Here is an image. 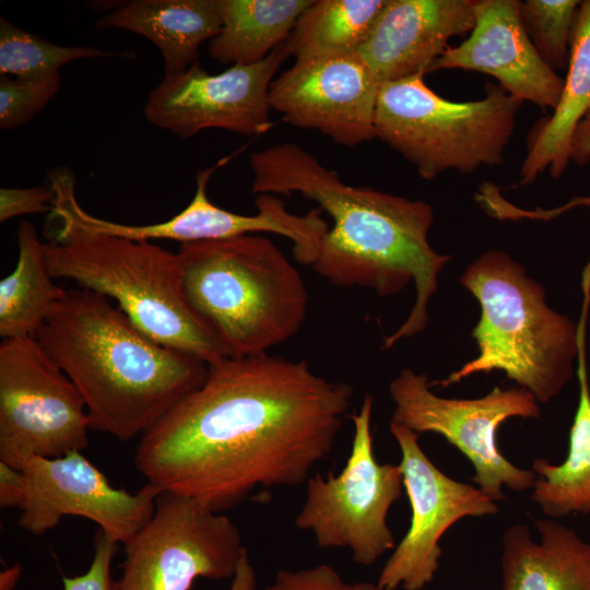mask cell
Instances as JSON below:
<instances>
[{"label": "cell", "mask_w": 590, "mask_h": 590, "mask_svg": "<svg viewBox=\"0 0 590 590\" xmlns=\"http://www.w3.org/2000/svg\"><path fill=\"white\" fill-rule=\"evenodd\" d=\"M522 102L499 84L471 102L442 98L415 74L381 84L375 114L378 138L425 180L456 169L473 173L503 162Z\"/></svg>", "instance_id": "7"}, {"label": "cell", "mask_w": 590, "mask_h": 590, "mask_svg": "<svg viewBox=\"0 0 590 590\" xmlns=\"http://www.w3.org/2000/svg\"><path fill=\"white\" fill-rule=\"evenodd\" d=\"M389 394L394 404L391 422L418 435L442 436L473 464L472 481L494 502L505 499L504 486L514 492L532 488L534 472L515 465L497 442L505 421L540 417V403L527 389L496 386L481 398H444L432 390L426 374L404 368L390 381Z\"/></svg>", "instance_id": "9"}, {"label": "cell", "mask_w": 590, "mask_h": 590, "mask_svg": "<svg viewBox=\"0 0 590 590\" xmlns=\"http://www.w3.org/2000/svg\"><path fill=\"white\" fill-rule=\"evenodd\" d=\"M381 83L357 51L295 59L271 83V109L285 122L353 148L375 138Z\"/></svg>", "instance_id": "15"}, {"label": "cell", "mask_w": 590, "mask_h": 590, "mask_svg": "<svg viewBox=\"0 0 590 590\" xmlns=\"http://www.w3.org/2000/svg\"><path fill=\"white\" fill-rule=\"evenodd\" d=\"M314 0H219L222 26L210 40V57L225 64L266 59L293 32Z\"/></svg>", "instance_id": "22"}, {"label": "cell", "mask_w": 590, "mask_h": 590, "mask_svg": "<svg viewBox=\"0 0 590 590\" xmlns=\"http://www.w3.org/2000/svg\"><path fill=\"white\" fill-rule=\"evenodd\" d=\"M122 546L116 590H190L197 578L232 579L246 550L238 528L223 512L167 492Z\"/></svg>", "instance_id": "12"}, {"label": "cell", "mask_w": 590, "mask_h": 590, "mask_svg": "<svg viewBox=\"0 0 590 590\" xmlns=\"http://www.w3.org/2000/svg\"><path fill=\"white\" fill-rule=\"evenodd\" d=\"M117 545L118 543L98 530L94 538V554L88 569L79 576L63 577V590H116L111 563Z\"/></svg>", "instance_id": "30"}, {"label": "cell", "mask_w": 590, "mask_h": 590, "mask_svg": "<svg viewBox=\"0 0 590 590\" xmlns=\"http://www.w3.org/2000/svg\"><path fill=\"white\" fill-rule=\"evenodd\" d=\"M353 392L305 361L225 357L140 437L134 465L161 492L223 512L307 482L332 452Z\"/></svg>", "instance_id": "1"}, {"label": "cell", "mask_w": 590, "mask_h": 590, "mask_svg": "<svg viewBox=\"0 0 590 590\" xmlns=\"http://www.w3.org/2000/svg\"><path fill=\"white\" fill-rule=\"evenodd\" d=\"M448 69L492 75L510 95L542 109L554 110L564 87V80L532 44L517 0H476L470 36L449 46L425 74Z\"/></svg>", "instance_id": "16"}, {"label": "cell", "mask_w": 590, "mask_h": 590, "mask_svg": "<svg viewBox=\"0 0 590 590\" xmlns=\"http://www.w3.org/2000/svg\"><path fill=\"white\" fill-rule=\"evenodd\" d=\"M54 192L50 187L1 188L0 222L21 215L49 212Z\"/></svg>", "instance_id": "31"}, {"label": "cell", "mask_w": 590, "mask_h": 590, "mask_svg": "<svg viewBox=\"0 0 590 590\" xmlns=\"http://www.w3.org/2000/svg\"><path fill=\"white\" fill-rule=\"evenodd\" d=\"M263 590H382L377 583L347 582L328 564L298 570L281 569Z\"/></svg>", "instance_id": "29"}, {"label": "cell", "mask_w": 590, "mask_h": 590, "mask_svg": "<svg viewBox=\"0 0 590 590\" xmlns=\"http://www.w3.org/2000/svg\"><path fill=\"white\" fill-rule=\"evenodd\" d=\"M389 430L401 452L411 521L376 583L382 590H422L438 570L446 531L462 518L494 516L499 509L477 486L440 471L422 449L418 434L391 421Z\"/></svg>", "instance_id": "13"}, {"label": "cell", "mask_w": 590, "mask_h": 590, "mask_svg": "<svg viewBox=\"0 0 590 590\" xmlns=\"http://www.w3.org/2000/svg\"><path fill=\"white\" fill-rule=\"evenodd\" d=\"M15 269L0 282V335L2 340L36 338L54 307L67 294L54 283L36 228L27 221L17 229Z\"/></svg>", "instance_id": "23"}, {"label": "cell", "mask_w": 590, "mask_h": 590, "mask_svg": "<svg viewBox=\"0 0 590 590\" xmlns=\"http://www.w3.org/2000/svg\"><path fill=\"white\" fill-rule=\"evenodd\" d=\"M570 160L579 165L590 161V108L576 126L570 142ZM481 208L498 220H541L550 221L577 208H590V196L574 197L565 204L533 210L519 208L504 198L498 187L488 189L481 200Z\"/></svg>", "instance_id": "27"}, {"label": "cell", "mask_w": 590, "mask_h": 590, "mask_svg": "<svg viewBox=\"0 0 590 590\" xmlns=\"http://www.w3.org/2000/svg\"><path fill=\"white\" fill-rule=\"evenodd\" d=\"M177 252L186 298L227 357L267 354L302 328L305 283L269 238L193 241Z\"/></svg>", "instance_id": "4"}, {"label": "cell", "mask_w": 590, "mask_h": 590, "mask_svg": "<svg viewBox=\"0 0 590 590\" xmlns=\"http://www.w3.org/2000/svg\"><path fill=\"white\" fill-rule=\"evenodd\" d=\"M55 240L43 243L50 275L117 303L152 340L208 366L226 354L189 305L178 252L149 240L98 234L62 222Z\"/></svg>", "instance_id": "6"}, {"label": "cell", "mask_w": 590, "mask_h": 590, "mask_svg": "<svg viewBox=\"0 0 590 590\" xmlns=\"http://www.w3.org/2000/svg\"><path fill=\"white\" fill-rule=\"evenodd\" d=\"M581 1H520V16L527 33L546 63L553 70L568 67L570 42Z\"/></svg>", "instance_id": "26"}, {"label": "cell", "mask_w": 590, "mask_h": 590, "mask_svg": "<svg viewBox=\"0 0 590 590\" xmlns=\"http://www.w3.org/2000/svg\"><path fill=\"white\" fill-rule=\"evenodd\" d=\"M581 307L577 323L578 403L569 430L568 451L562 463L544 458L532 462L535 481L531 500L551 519L590 514V385L587 365V324L590 309V273L581 275Z\"/></svg>", "instance_id": "19"}, {"label": "cell", "mask_w": 590, "mask_h": 590, "mask_svg": "<svg viewBox=\"0 0 590 590\" xmlns=\"http://www.w3.org/2000/svg\"><path fill=\"white\" fill-rule=\"evenodd\" d=\"M386 0H314L299 16L286 46L295 59L357 51Z\"/></svg>", "instance_id": "24"}, {"label": "cell", "mask_w": 590, "mask_h": 590, "mask_svg": "<svg viewBox=\"0 0 590 590\" xmlns=\"http://www.w3.org/2000/svg\"><path fill=\"white\" fill-rule=\"evenodd\" d=\"M115 54L87 46H59L0 19V74L15 79H39L59 72L79 59Z\"/></svg>", "instance_id": "25"}, {"label": "cell", "mask_w": 590, "mask_h": 590, "mask_svg": "<svg viewBox=\"0 0 590 590\" xmlns=\"http://www.w3.org/2000/svg\"><path fill=\"white\" fill-rule=\"evenodd\" d=\"M373 405V397L366 396L351 415L354 434L344 468L339 475L307 480L306 499L295 518V526L311 531L319 547H346L365 567L396 547L387 517L404 488L399 463H379L375 457Z\"/></svg>", "instance_id": "8"}, {"label": "cell", "mask_w": 590, "mask_h": 590, "mask_svg": "<svg viewBox=\"0 0 590 590\" xmlns=\"http://www.w3.org/2000/svg\"><path fill=\"white\" fill-rule=\"evenodd\" d=\"M476 0H386L358 55L381 84L424 74L475 24Z\"/></svg>", "instance_id": "17"}, {"label": "cell", "mask_w": 590, "mask_h": 590, "mask_svg": "<svg viewBox=\"0 0 590 590\" xmlns=\"http://www.w3.org/2000/svg\"><path fill=\"white\" fill-rule=\"evenodd\" d=\"M36 340L82 396L91 430L142 436L205 380L209 366L139 330L109 299L67 291Z\"/></svg>", "instance_id": "3"}, {"label": "cell", "mask_w": 590, "mask_h": 590, "mask_svg": "<svg viewBox=\"0 0 590 590\" xmlns=\"http://www.w3.org/2000/svg\"><path fill=\"white\" fill-rule=\"evenodd\" d=\"M98 28L118 27L151 40L164 58L165 75L198 62L203 42L221 31L219 0H135L104 15Z\"/></svg>", "instance_id": "20"}, {"label": "cell", "mask_w": 590, "mask_h": 590, "mask_svg": "<svg viewBox=\"0 0 590 590\" xmlns=\"http://www.w3.org/2000/svg\"><path fill=\"white\" fill-rule=\"evenodd\" d=\"M161 493L149 483L135 493L113 486L82 451L32 457L20 469L0 462V506L17 509V526L34 535L72 516L123 545L151 519Z\"/></svg>", "instance_id": "10"}, {"label": "cell", "mask_w": 590, "mask_h": 590, "mask_svg": "<svg viewBox=\"0 0 590 590\" xmlns=\"http://www.w3.org/2000/svg\"><path fill=\"white\" fill-rule=\"evenodd\" d=\"M460 283L480 306L471 332L477 354L430 387L499 370L539 403L550 402L576 373L577 324L552 309L542 284L503 250L482 253L464 269Z\"/></svg>", "instance_id": "5"}, {"label": "cell", "mask_w": 590, "mask_h": 590, "mask_svg": "<svg viewBox=\"0 0 590 590\" xmlns=\"http://www.w3.org/2000/svg\"><path fill=\"white\" fill-rule=\"evenodd\" d=\"M250 167L252 193H299L331 216L333 225L312 264L320 276L379 296L398 294L413 282V307L402 324L385 337L382 349L424 331L439 273L451 260L429 244L434 213L427 202L345 184L337 170L292 142L253 152Z\"/></svg>", "instance_id": "2"}, {"label": "cell", "mask_w": 590, "mask_h": 590, "mask_svg": "<svg viewBox=\"0 0 590 590\" xmlns=\"http://www.w3.org/2000/svg\"><path fill=\"white\" fill-rule=\"evenodd\" d=\"M291 56L286 40L266 59L209 73L198 62L164 75L149 94L144 115L154 126L179 138L205 129L260 135L272 127L269 91L276 71Z\"/></svg>", "instance_id": "14"}, {"label": "cell", "mask_w": 590, "mask_h": 590, "mask_svg": "<svg viewBox=\"0 0 590 590\" xmlns=\"http://www.w3.org/2000/svg\"><path fill=\"white\" fill-rule=\"evenodd\" d=\"M590 108V0L581 1L570 42L568 72L556 108L529 135L519 185L532 184L546 168L558 178L570 161L574 130Z\"/></svg>", "instance_id": "21"}, {"label": "cell", "mask_w": 590, "mask_h": 590, "mask_svg": "<svg viewBox=\"0 0 590 590\" xmlns=\"http://www.w3.org/2000/svg\"><path fill=\"white\" fill-rule=\"evenodd\" d=\"M60 73L39 79H10L0 74V128L13 129L34 118L56 95Z\"/></svg>", "instance_id": "28"}, {"label": "cell", "mask_w": 590, "mask_h": 590, "mask_svg": "<svg viewBox=\"0 0 590 590\" xmlns=\"http://www.w3.org/2000/svg\"><path fill=\"white\" fill-rule=\"evenodd\" d=\"M90 421L76 387L36 338L0 344V462L57 458L88 445Z\"/></svg>", "instance_id": "11"}, {"label": "cell", "mask_w": 590, "mask_h": 590, "mask_svg": "<svg viewBox=\"0 0 590 590\" xmlns=\"http://www.w3.org/2000/svg\"><path fill=\"white\" fill-rule=\"evenodd\" d=\"M256 571L246 548L243 553L237 570L232 578V583L228 590H256Z\"/></svg>", "instance_id": "32"}, {"label": "cell", "mask_w": 590, "mask_h": 590, "mask_svg": "<svg viewBox=\"0 0 590 590\" xmlns=\"http://www.w3.org/2000/svg\"><path fill=\"white\" fill-rule=\"evenodd\" d=\"M21 574L22 567L20 564H14L1 570L0 590H15Z\"/></svg>", "instance_id": "33"}, {"label": "cell", "mask_w": 590, "mask_h": 590, "mask_svg": "<svg viewBox=\"0 0 590 590\" xmlns=\"http://www.w3.org/2000/svg\"><path fill=\"white\" fill-rule=\"evenodd\" d=\"M530 529L514 523L503 534L502 590H590V542L556 521Z\"/></svg>", "instance_id": "18"}]
</instances>
